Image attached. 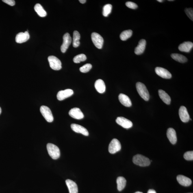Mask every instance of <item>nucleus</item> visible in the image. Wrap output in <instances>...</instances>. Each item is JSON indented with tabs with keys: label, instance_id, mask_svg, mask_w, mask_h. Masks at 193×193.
I'll list each match as a JSON object with an SVG mask.
<instances>
[{
	"label": "nucleus",
	"instance_id": "58836bf2",
	"mask_svg": "<svg viewBox=\"0 0 193 193\" xmlns=\"http://www.w3.org/2000/svg\"><path fill=\"white\" fill-rule=\"evenodd\" d=\"M135 193H143L142 192H135Z\"/></svg>",
	"mask_w": 193,
	"mask_h": 193
},
{
	"label": "nucleus",
	"instance_id": "e433bc0d",
	"mask_svg": "<svg viewBox=\"0 0 193 193\" xmlns=\"http://www.w3.org/2000/svg\"><path fill=\"white\" fill-rule=\"evenodd\" d=\"M79 1L81 3L84 4L86 2V0H80Z\"/></svg>",
	"mask_w": 193,
	"mask_h": 193
},
{
	"label": "nucleus",
	"instance_id": "0eeeda50",
	"mask_svg": "<svg viewBox=\"0 0 193 193\" xmlns=\"http://www.w3.org/2000/svg\"><path fill=\"white\" fill-rule=\"evenodd\" d=\"M91 38L92 42L96 47L98 49H101L104 42L102 37L98 33L94 32L92 34Z\"/></svg>",
	"mask_w": 193,
	"mask_h": 193
},
{
	"label": "nucleus",
	"instance_id": "2eb2a0df",
	"mask_svg": "<svg viewBox=\"0 0 193 193\" xmlns=\"http://www.w3.org/2000/svg\"><path fill=\"white\" fill-rule=\"evenodd\" d=\"M30 36L28 31H26L25 33L20 32L16 35V41L18 43H22L25 42L29 40Z\"/></svg>",
	"mask_w": 193,
	"mask_h": 193
},
{
	"label": "nucleus",
	"instance_id": "9d476101",
	"mask_svg": "<svg viewBox=\"0 0 193 193\" xmlns=\"http://www.w3.org/2000/svg\"><path fill=\"white\" fill-rule=\"evenodd\" d=\"M73 91L71 89H68L60 91L57 94V98L59 101H62L70 97L73 95Z\"/></svg>",
	"mask_w": 193,
	"mask_h": 193
},
{
	"label": "nucleus",
	"instance_id": "72a5a7b5",
	"mask_svg": "<svg viewBox=\"0 0 193 193\" xmlns=\"http://www.w3.org/2000/svg\"><path fill=\"white\" fill-rule=\"evenodd\" d=\"M126 6L128 8L132 9H135L138 8V5L134 3L131 1H127L126 3Z\"/></svg>",
	"mask_w": 193,
	"mask_h": 193
},
{
	"label": "nucleus",
	"instance_id": "2f4dec72",
	"mask_svg": "<svg viewBox=\"0 0 193 193\" xmlns=\"http://www.w3.org/2000/svg\"><path fill=\"white\" fill-rule=\"evenodd\" d=\"M184 158L188 161H192L193 159V151H187L184 155Z\"/></svg>",
	"mask_w": 193,
	"mask_h": 193
},
{
	"label": "nucleus",
	"instance_id": "4be33fe9",
	"mask_svg": "<svg viewBox=\"0 0 193 193\" xmlns=\"http://www.w3.org/2000/svg\"><path fill=\"white\" fill-rule=\"evenodd\" d=\"M70 193H78V188L77 184L75 182L70 179L66 181Z\"/></svg>",
	"mask_w": 193,
	"mask_h": 193
},
{
	"label": "nucleus",
	"instance_id": "4468645a",
	"mask_svg": "<svg viewBox=\"0 0 193 193\" xmlns=\"http://www.w3.org/2000/svg\"><path fill=\"white\" fill-rule=\"evenodd\" d=\"M71 129L75 132L81 133L85 135L88 136L89 132L86 128L81 125L76 124H72L71 125Z\"/></svg>",
	"mask_w": 193,
	"mask_h": 193
},
{
	"label": "nucleus",
	"instance_id": "20e7f679",
	"mask_svg": "<svg viewBox=\"0 0 193 193\" xmlns=\"http://www.w3.org/2000/svg\"><path fill=\"white\" fill-rule=\"evenodd\" d=\"M50 67L54 70H59L62 68V63L57 57L51 55L48 57Z\"/></svg>",
	"mask_w": 193,
	"mask_h": 193
},
{
	"label": "nucleus",
	"instance_id": "7ed1b4c3",
	"mask_svg": "<svg viewBox=\"0 0 193 193\" xmlns=\"http://www.w3.org/2000/svg\"><path fill=\"white\" fill-rule=\"evenodd\" d=\"M47 148L48 154L52 159H57L60 156V152L59 148L53 144L48 143Z\"/></svg>",
	"mask_w": 193,
	"mask_h": 193
},
{
	"label": "nucleus",
	"instance_id": "aec40b11",
	"mask_svg": "<svg viewBox=\"0 0 193 193\" xmlns=\"http://www.w3.org/2000/svg\"><path fill=\"white\" fill-rule=\"evenodd\" d=\"M118 99L122 105L126 107H130L132 105L131 100L127 95L121 94L119 95Z\"/></svg>",
	"mask_w": 193,
	"mask_h": 193
},
{
	"label": "nucleus",
	"instance_id": "9b49d317",
	"mask_svg": "<svg viewBox=\"0 0 193 193\" xmlns=\"http://www.w3.org/2000/svg\"><path fill=\"white\" fill-rule=\"evenodd\" d=\"M156 73L159 76L165 79H170L172 77V75L168 70L163 68L157 67L155 68Z\"/></svg>",
	"mask_w": 193,
	"mask_h": 193
},
{
	"label": "nucleus",
	"instance_id": "bb28decb",
	"mask_svg": "<svg viewBox=\"0 0 193 193\" xmlns=\"http://www.w3.org/2000/svg\"><path fill=\"white\" fill-rule=\"evenodd\" d=\"M80 34L77 31H75L73 33V46L75 48H77L79 46V40Z\"/></svg>",
	"mask_w": 193,
	"mask_h": 193
},
{
	"label": "nucleus",
	"instance_id": "a878e982",
	"mask_svg": "<svg viewBox=\"0 0 193 193\" xmlns=\"http://www.w3.org/2000/svg\"><path fill=\"white\" fill-rule=\"evenodd\" d=\"M171 57L174 60L180 63H185L187 61V59L186 57L183 55L179 54H172Z\"/></svg>",
	"mask_w": 193,
	"mask_h": 193
},
{
	"label": "nucleus",
	"instance_id": "1a4fd4ad",
	"mask_svg": "<svg viewBox=\"0 0 193 193\" xmlns=\"http://www.w3.org/2000/svg\"><path fill=\"white\" fill-rule=\"evenodd\" d=\"M116 122L119 125L126 129H129L133 126L132 122L123 117H118L116 120Z\"/></svg>",
	"mask_w": 193,
	"mask_h": 193
},
{
	"label": "nucleus",
	"instance_id": "f8f14e48",
	"mask_svg": "<svg viewBox=\"0 0 193 193\" xmlns=\"http://www.w3.org/2000/svg\"><path fill=\"white\" fill-rule=\"evenodd\" d=\"M180 118L182 121L186 123L190 120V117L187 108L185 106H182L180 108L179 111Z\"/></svg>",
	"mask_w": 193,
	"mask_h": 193
},
{
	"label": "nucleus",
	"instance_id": "f704fd0d",
	"mask_svg": "<svg viewBox=\"0 0 193 193\" xmlns=\"http://www.w3.org/2000/svg\"><path fill=\"white\" fill-rule=\"evenodd\" d=\"M2 1L10 6H14L15 4V1L14 0H3Z\"/></svg>",
	"mask_w": 193,
	"mask_h": 193
},
{
	"label": "nucleus",
	"instance_id": "c756f323",
	"mask_svg": "<svg viewBox=\"0 0 193 193\" xmlns=\"http://www.w3.org/2000/svg\"><path fill=\"white\" fill-rule=\"evenodd\" d=\"M87 57L86 55L83 54L78 55L74 57L73 62L76 64H78L81 62H83L86 60Z\"/></svg>",
	"mask_w": 193,
	"mask_h": 193
},
{
	"label": "nucleus",
	"instance_id": "f3484780",
	"mask_svg": "<svg viewBox=\"0 0 193 193\" xmlns=\"http://www.w3.org/2000/svg\"><path fill=\"white\" fill-rule=\"evenodd\" d=\"M177 181L181 185L184 186H190L192 184V181L190 178L182 175H179L177 177Z\"/></svg>",
	"mask_w": 193,
	"mask_h": 193
},
{
	"label": "nucleus",
	"instance_id": "4c0bfd02",
	"mask_svg": "<svg viewBox=\"0 0 193 193\" xmlns=\"http://www.w3.org/2000/svg\"><path fill=\"white\" fill-rule=\"evenodd\" d=\"M157 1L159 2H162L163 1L162 0H158Z\"/></svg>",
	"mask_w": 193,
	"mask_h": 193
},
{
	"label": "nucleus",
	"instance_id": "6e6552de",
	"mask_svg": "<svg viewBox=\"0 0 193 193\" xmlns=\"http://www.w3.org/2000/svg\"><path fill=\"white\" fill-rule=\"evenodd\" d=\"M72 38L68 33H67L63 36V43L61 46V51L65 53L72 42Z\"/></svg>",
	"mask_w": 193,
	"mask_h": 193
},
{
	"label": "nucleus",
	"instance_id": "a211bd4d",
	"mask_svg": "<svg viewBox=\"0 0 193 193\" xmlns=\"http://www.w3.org/2000/svg\"><path fill=\"white\" fill-rule=\"evenodd\" d=\"M146 42L144 39L141 40L139 42L138 46L135 48V53L137 55H140L144 53L145 49Z\"/></svg>",
	"mask_w": 193,
	"mask_h": 193
},
{
	"label": "nucleus",
	"instance_id": "c85d7f7f",
	"mask_svg": "<svg viewBox=\"0 0 193 193\" xmlns=\"http://www.w3.org/2000/svg\"><path fill=\"white\" fill-rule=\"evenodd\" d=\"M112 6L111 4L105 5L103 7V15L105 17H107L111 13L112 11Z\"/></svg>",
	"mask_w": 193,
	"mask_h": 193
},
{
	"label": "nucleus",
	"instance_id": "423d86ee",
	"mask_svg": "<svg viewBox=\"0 0 193 193\" xmlns=\"http://www.w3.org/2000/svg\"><path fill=\"white\" fill-rule=\"evenodd\" d=\"M121 148L120 142L117 139L114 138L111 141L109 144L108 151L111 154H114L119 151Z\"/></svg>",
	"mask_w": 193,
	"mask_h": 193
},
{
	"label": "nucleus",
	"instance_id": "a19ab883",
	"mask_svg": "<svg viewBox=\"0 0 193 193\" xmlns=\"http://www.w3.org/2000/svg\"></svg>",
	"mask_w": 193,
	"mask_h": 193
},
{
	"label": "nucleus",
	"instance_id": "393cba45",
	"mask_svg": "<svg viewBox=\"0 0 193 193\" xmlns=\"http://www.w3.org/2000/svg\"><path fill=\"white\" fill-rule=\"evenodd\" d=\"M117 189L120 192L125 188L126 184V180L123 177H119L117 179Z\"/></svg>",
	"mask_w": 193,
	"mask_h": 193
},
{
	"label": "nucleus",
	"instance_id": "412c9836",
	"mask_svg": "<svg viewBox=\"0 0 193 193\" xmlns=\"http://www.w3.org/2000/svg\"><path fill=\"white\" fill-rule=\"evenodd\" d=\"M95 88L97 91L100 94H103L105 92V85L102 80L98 79L96 81L94 84Z\"/></svg>",
	"mask_w": 193,
	"mask_h": 193
},
{
	"label": "nucleus",
	"instance_id": "cd10ccee",
	"mask_svg": "<svg viewBox=\"0 0 193 193\" xmlns=\"http://www.w3.org/2000/svg\"><path fill=\"white\" fill-rule=\"evenodd\" d=\"M132 31L131 30H126L122 32L120 35V38L123 41L127 40L132 36Z\"/></svg>",
	"mask_w": 193,
	"mask_h": 193
},
{
	"label": "nucleus",
	"instance_id": "39448f33",
	"mask_svg": "<svg viewBox=\"0 0 193 193\" xmlns=\"http://www.w3.org/2000/svg\"><path fill=\"white\" fill-rule=\"evenodd\" d=\"M40 112L48 122H52L53 121V114L49 107L45 105H42L40 108Z\"/></svg>",
	"mask_w": 193,
	"mask_h": 193
},
{
	"label": "nucleus",
	"instance_id": "f257e3e1",
	"mask_svg": "<svg viewBox=\"0 0 193 193\" xmlns=\"http://www.w3.org/2000/svg\"><path fill=\"white\" fill-rule=\"evenodd\" d=\"M133 162L134 164L141 167L147 166L151 164L149 159L140 154H137L133 157Z\"/></svg>",
	"mask_w": 193,
	"mask_h": 193
},
{
	"label": "nucleus",
	"instance_id": "dca6fc26",
	"mask_svg": "<svg viewBox=\"0 0 193 193\" xmlns=\"http://www.w3.org/2000/svg\"><path fill=\"white\" fill-rule=\"evenodd\" d=\"M167 135L168 140L172 144H176L177 141V138L175 130L173 128H169L167 131Z\"/></svg>",
	"mask_w": 193,
	"mask_h": 193
},
{
	"label": "nucleus",
	"instance_id": "ea45409f",
	"mask_svg": "<svg viewBox=\"0 0 193 193\" xmlns=\"http://www.w3.org/2000/svg\"><path fill=\"white\" fill-rule=\"evenodd\" d=\"M1 108L0 107V114H1Z\"/></svg>",
	"mask_w": 193,
	"mask_h": 193
},
{
	"label": "nucleus",
	"instance_id": "7c9ffc66",
	"mask_svg": "<svg viewBox=\"0 0 193 193\" xmlns=\"http://www.w3.org/2000/svg\"><path fill=\"white\" fill-rule=\"evenodd\" d=\"M92 68V65L90 64H86L82 67L79 69L80 71L82 73H86L88 72Z\"/></svg>",
	"mask_w": 193,
	"mask_h": 193
},
{
	"label": "nucleus",
	"instance_id": "ddd939ff",
	"mask_svg": "<svg viewBox=\"0 0 193 193\" xmlns=\"http://www.w3.org/2000/svg\"><path fill=\"white\" fill-rule=\"evenodd\" d=\"M69 114L72 117L77 120H81L84 117V114L81 109L78 108H74L70 109Z\"/></svg>",
	"mask_w": 193,
	"mask_h": 193
},
{
	"label": "nucleus",
	"instance_id": "b1692460",
	"mask_svg": "<svg viewBox=\"0 0 193 193\" xmlns=\"http://www.w3.org/2000/svg\"><path fill=\"white\" fill-rule=\"evenodd\" d=\"M34 9L40 17H44L47 16V13L40 4H37L35 5Z\"/></svg>",
	"mask_w": 193,
	"mask_h": 193
},
{
	"label": "nucleus",
	"instance_id": "f03ea898",
	"mask_svg": "<svg viewBox=\"0 0 193 193\" xmlns=\"http://www.w3.org/2000/svg\"><path fill=\"white\" fill-rule=\"evenodd\" d=\"M136 89L139 95L146 101L149 99L150 95L147 88L143 83L138 82L136 83Z\"/></svg>",
	"mask_w": 193,
	"mask_h": 193
},
{
	"label": "nucleus",
	"instance_id": "c9c22d12",
	"mask_svg": "<svg viewBox=\"0 0 193 193\" xmlns=\"http://www.w3.org/2000/svg\"><path fill=\"white\" fill-rule=\"evenodd\" d=\"M147 193H157L156 192V191L155 190H152V189H150L148 191Z\"/></svg>",
	"mask_w": 193,
	"mask_h": 193
},
{
	"label": "nucleus",
	"instance_id": "5701e85b",
	"mask_svg": "<svg viewBox=\"0 0 193 193\" xmlns=\"http://www.w3.org/2000/svg\"><path fill=\"white\" fill-rule=\"evenodd\" d=\"M159 97L162 101L166 104L170 105L171 102L170 96L165 91L161 90H159Z\"/></svg>",
	"mask_w": 193,
	"mask_h": 193
},
{
	"label": "nucleus",
	"instance_id": "6ab92c4d",
	"mask_svg": "<svg viewBox=\"0 0 193 193\" xmlns=\"http://www.w3.org/2000/svg\"><path fill=\"white\" fill-rule=\"evenodd\" d=\"M193 47V43L191 42H185L180 44L179 49L180 51L189 53L190 52Z\"/></svg>",
	"mask_w": 193,
	"mask_h": 193
},
{
	"label": "nucleus",
	"instance_id": "473e14b6",
	"mask_svg": "<svg viewBox=\"0 0 193 193\" xmlns=\"http://www.w3.org/2000/svg\"><path fill=\"white\" fill-rule=\"evenodd\" d=\"M186 14L188 17L193 21V10L192 8H186L185 10Z\"/></svg>",
	"mask_w": 193,
	"mask_h": 193
}]
</instances>
